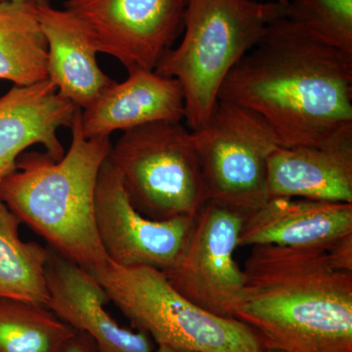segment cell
Segmentation results:
<instances>
[{
  "mask_svg": "<svg viewBox=\"0 0 352 352\" xmlns=\"http://www.w3.org/2000/svg\"><path fill=\"white\" fill-rule=\"evenodd\" d=\"M286 8L277 1L187 0L182 41L154 71L180 82L192 131L210 119L231 69L285 17Z\"/></svg>",
  "mask_w": 352,
  "mask_h": 352,
  "instance_id": "4",
  "label": "cell"
},
{
  "mask_svg": "<svg viewBox=\"0 0 352 352\" xmlns=\"http://www.w3.org/2000/svg\"><path fill=\"white\" fill-rule=\"evenodd\" d=\"M48 46V80L58 92L85 110L115 80L97 63V50L82 20L71 11L34 0Z\"/></svg>",
  "mask_w": 352,
  "mask_h": 352,
  "instance_id": "16",
  "label": "cell"
},
{
  "mask_svg": "<svg viewBox=\"0 0 352 352\" xmlns=\"http://www.w3.org/2000/svg\"><path fill=\"white\" fill-rule=\"evenodd\" d=\"M352 234V204L270 198L245 215L238 247H330Z\"/></svg>",
  "mask_w": 352,
  "mask_h": 352,
  "instance_id": "15",
  "label": "cell"
},
{
  "mask_svg": "<svg viewBox=\"0 0 352 352\" xmlns=\"http://www.w3.org/2000/svg\"><path fill=\"white\" fill-rule=\"evenodd\" d=\"M72 126L67 154L55 161L31 152L0 180V201L64 258L88 271L107 263L94 215V195L102 164L110 153V136L83 138L80 117Z\"/></svg>",
  "mask_w": 352,
  "mask_h": 352,
  "instance_id": "3",
  "label": "cell"
},
{
  "mask_svg": "<svg viewBox=\"0 0 352 352\" xmlns=\"http://www.w3.org/2000/svg\"><path fill=\"white\" fill-rule=\"evenodd\" d=\"M89 272L133 328L157 346L195 352L265 351L250 326L198 307L173 288L163 271L109 261Z\"/></svg>",
  "mask_w": 352,
  "mask_h": 352,
  "instance_id": "5",
  "label": "cell"
},
{
  "mask_svg": "<svg viewBox=\"0 0 352 352\" xmlns=\"http://www.w3.org/2000/svg\"><path fill=\"white\" fill-rule=\"evenodd\" d=\"M191 132L208 201L247 215L270 200L268 159L279 145L263 118L219 100L210 119Z\"/></svg>",
  "mask_w": 352,
  "mask_h": 352,
  "instance_id": "7",
  "label": "cell"
},
{
  "mask_svg": "<svg viewBox=\"0 0 352 352\" xmlns=\"http://www.w3.org/2000/svg\"><path fill=\"white\" fill-rule=\"evenodd\" d=\"M327 252L336 270L352 272V234L333 242Z\"/></svg>",
  "mask_w": 352,
  "mask_h": 352,
  "instance_id": "21",
  "label": "cell"
},
{
  "mask_svg": "<svg viewBox=\"0 0 352 352\" xmlns=\"http://www.w3.org/2000/svg\"><path fill=\"white\" fill-rule=\"evenodd\" d=\"M154 352H195L190 351H182V349H170L168 346H157V349H155Z\"/></svg>",
  "mask_w": 352,
  "mask_h": 352,
  "instance_id": "23",
  "label": "cell"
},
{
  "mask_svg": "<svg viewBox=\"0 0 352 352\" xmlns=\"http://www.w3.org/2000/svg\"><path fill=\"white\" fill-rule=\"evenodd\" d=\"M63 352H100L96 342L85 332H78L72 338Z\"/></svg>",
  "mask_w": 352,
  "mask_h": 352,
  "instance_id": "22",
  "label": "cell"
},
{
  "mask_svg": "<svg viewBox=\"0 0 352 352\" xmlns=\"http://www.w3.org/2000/svg\"><path fill=\"white\" fill-rule=\"evenodd\" d=\"M328 248L252 247L234 318L264 349L352 352V272L333 267Z\"/></svg>",
  "mask_w": 352,
  "mask_h": 352,
  "instance_id": "2",
  "label": "cell"
},
{
  "mask_svg": "<svg viewBox=\"0 0 352 352\" xmlns=\"http://www.w3.org/2000/svg\"><path fill=\"white\" fill-rule=\"evenodd\" d=\"M264 352H281V351H273V349H265V351H264Z\"/></svg>",
  "mask_w": 352,
  "mask_h": 352,
  "instance_id": "25",
  "label": "cell"
},
{
  "mask_svg": "<svg viewBox=\"0 0 352 352\" xmlns=\"http://www.w3.org/2000/svg\"><path fill=\"white\" fill-rule=\"evenodd\" d=\"M22 222L0 201V298L47 305L50 249L20 238Z\"/></svg>",
  "mask_w": 352,
  "mask_h": 352,
  "instance_id": "18",
  "label": "cell"
},
{
  "mask_svg": "<svg viewBox=\"0 0 352 352\" xmlns=\"http://www.w3.org/2000/svg\"><path fill=\"white\" fill-rule=\"evenodd\" d=\"M270 198L352 204V127L318 144L281 147L268 159Z\"/></svg>",
  "mask_w": 352,
  "mask_h": 352,
  "instance_id": "12",
  "label": "cell"
},
{
  "mask_svg": "<svg viewBox=\"0 0 352 352\" xmlns=\"http://www.w3.org/2000/svg\"><path fill=\"white\" fill-rule=\"evenodd\" d=\"M282 19L231 69L219 100L263 118L281 147L318 144L352 127V54L302 38Z\"/></svg>",
  "mask_w": 352,
  "mask_h": 352,
  "instance_id": "1",
  "label": "cell"
},
{
  "mask_svg": "<svg viewBox=\"0 0 352 352\" xmlns=\"http://www.w3.org/2000/svg\"><path fill=\"white\" fill-rule=\"evenodd\" d=\"M282 20L302 38L352 54V0H293Z\"/></svg>",
  "mask_w": 352,
  "mask_h": 352,
  "instance_id": "20",
  "label": "cell"
},
{
  "mask_svg": "<svg viewBox=\"0 0 352 352\" xmlns=\"http://www.w3.org/2000/svg\"><path fill=\"white\" fill-rule=\"evenodd\" d=\"M124 82H113L98 98L82 110L83 138L110 136L156 122L185 119L184 95L180 82L155 71L127 69Z\"/></svg>",
  "mask_w": 352,
  "mask_h": 352,
  "instance_id": "14",
  "label": "cell"
},
{
  "mask_svg": "<svg viewBox=\"0 0 352 352\" xmlns=\"http://www.w3.org/2000/svg\"><path fill=\"white\" fill-rule=\"evenodd\" d=\"M97 232L109 261L124 266H149L166 272L182 258L196 217L153 220L132 205L119 170L106 157L94 195Z\"/></svg>",
  "mask_w": 352,
  "mask_h": 352,
  "instance_id": "9",
  "label": "cell"
},
{
  "mask_svg": "<svg viewBox=\"0 0 352 352\" xmlns=\"http://www.w3.org/2000/svg\"><path fill=\"white\" fill-rule=\"evenodd\" d=\"M47 61L34 0L0 1V80L19 87L43 82Z\"/></svg>",
  "mask_w": 352,
  "mask_h": 352,
  "instance_id": "17",
  "label": "cell"
},
{
  "mask_svg": "<svg viewBox=\"0 0 352 352\" xmlns=\"http://www.w3.org/2000/svg\"><path fill=\"white\" fill-rule=\"evenodd\" d=\"M274 1L279 2L280 4H282V6H288L289 0H274Z\"/></svg>",
  "mask_w": 352,
  "mask_h": 352,
  "instance_id": "24",
  "label": "cell"
},
{
  "mask_svg": "<svg viewBox=\"0 0 352 352\" xmlns=\"http://www.w3.org/2000/svg\"><path fill=\"white\" fill-rule=\"evenodd\" d=\"M50 308L78 332L87 333L100 352H154L155 342L142 331L122 327L104 307L108 294L89 271L50 249L45 266Z\"/></svg>",
  "mask_w": 352,
  "mask_h": 352,
  "instance_id": "11",
  "label": "cell"
},
{
  "mask_svg": "<svg viewBox=\"0 0 352 352\" xmlns=\"http://www.w3.org/2000/svg\"><path fill=\"white\" fill-rule=\"evenodd\" d=\"M76 333L45 305L0 298V352H63Z\"/></svg>",
  "mask_w": 352,
  "mask_h": 352,
  "instance_id": "19",
  "label": "cell"
},
{
  "mask_svg": "<svg viewBox=\"0 0 352 352\" xmlns=\"http://www.w3.org/2000/svg\"><path fill=\"white\" fill-rule=\"evenodd\" d=\"M80 109L58 92L50 80L14 85L0 97V180L16 170L25 149L43 145L55 161L65 156L57 132L71 129Z\"/></svg>",
  "mask_w": 352,
  "mask_h": 352,
  "instance_id": "13",
  "label": "cell"
},
{
  "mask_svg": "<svg viewBox=\"0 0 352 352\" xmlns=\"http://www.w3.org/2000/svg\"><path fill=\"white\" fill-rule=\"evenodd\" d=\"M187 0H67L87 27L97 52L126 69L154 71L184 29Z\"/></svg>",
  "mask_w": 352,
  "mask_h": 352,
  "instance_id": "10",
  "label": "cell"
},
{
  "mask_svg": "<svg viewBox=\"0 0 352 352\" xmlns=\"http://www.w3.org/2000/svg\"><path fill=\"white\" fill-rule=\"evenodd\" d=\"M245 214L208 201L197 215L182 258L164 275L176 291L217 316L234 318L244 276L234 254Z\"/></svg>",
  "mask_w": 352,
  "mask_h": 352,
  "instance_id": "8",
  "label": "cell"
},
{
  "mask_svg": "<svg viewBox=\"0 0 352 352\" xmlns=\"http://www.w3.org/2000/svg\"><path fill=\"white\" fill-rule=\"evenodd\" d=\"M109 159L132 205L148 219L196 217L208 201L192 132L182 122L124 131Z\"/></svg>",
  "mask_w": 352,
  "mask_h": 352,
  "instance_id": "6",
  "label": "cell"
}]
</instances>
